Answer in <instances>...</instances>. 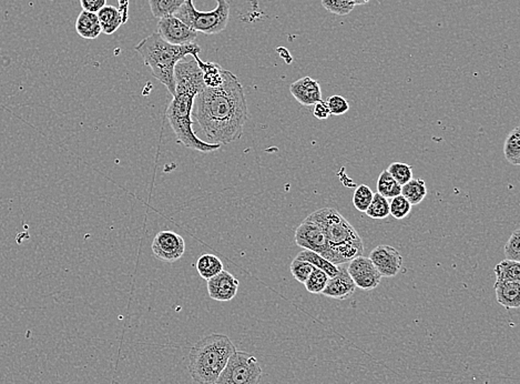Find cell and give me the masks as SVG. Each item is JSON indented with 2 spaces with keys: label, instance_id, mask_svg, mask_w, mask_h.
Returning a JSON list of instances; mask_svg holds the SVG:
<instances>
[{
  "label": "cell",
  "instance_id": "obj_13",
  "mask_svg": "<svg viewBox=\"0 0 520 384\" xmlns=\"http://www.w3.org/2000/svg\"><path fill=\"white\" fill-rule=\"evenodd\" d=\"M238 286V279L229 271L223 270L207 280V292L215 301L228 302L236 298Z\"/></svg>",
  "mask_w": 520,
  "mask_h": 384
},
{
  "label": "cell",
  "instance_id": "obj_15",
  "mask_svg": "<svg viewBox=\"0 0 520 384\" xmlns=\"http://www.w3.org/2000/svg\"><path fill=\"white\" fill-rule=\"evenodd\" d=\"M339 273L333 278H329L322 294L337 300H346L352 296L356 290V286L349 277L346 269L339 268Z\"/></svg>",
  "mask_w": 520,
  "mask_h": 384
},
{
  "label": "cell",
  "instance_id": "obj_16",
  "mask_svg": "<svg viewBox=\"0 0 520 384\" xmlns=\"http://www.w3.org/2000/svg\"><path fill=\"white\" fill-rule=\"evenodd\" d=\"M497 301L507 309L520 306V281H502L495 283Z\"/></svg>",
  "mask_w": 520,
  "mask_h": 384
},
{
  "label": "cell",
  "instance_id": "obj_29",
  "mask_svg": "<svg viewBox=\"0 0 520 384\" xmlns=\"http://www.w3.org/2000/svg\"><path fill=\"white\" fill-rule=\"evenodd\" d=\"M329 279V275H326L323 271L318 270L315 268V270L310 273V277L304 282V284H306V290L310 294H320L323 292Z\"/></svg>",
  "mask_w": 520,
  "mask_h": 384
},
{
  "label": "cell",
  "instance_id": "obj_9",
  "mask_svg": "<svg viewBox=\"0 0 520 384\" xmlns=\"http://www.w3.org/2000/svg\"><path fill=\"white\" fill-rule=\"evenodd\" d=\"M157 28L162 40L176 46L194 44L198 38V32L174 15L159 19Z\"/></svg>",
  "mask_w": 520,
  "mask_h": 384
},
{
  "label": "cell",
  "instance_id": "obj_24",
  "mask_svg": "<svg viewBox=\"0 0 520 384\" xmlns=\"http://www.w3.org/2000/svg\"><path fill=\"white\" fill-rule=\"evenodd\" d=\"M504 158L509 164L518 166L520 164V128L516 127L506 138L504 145Z\"/></svg>",
  "mask_w": 520,
  "mask_h": 384
},
{
  "label": "cell",
  "instance_id": "obj_38",
  "mask_svg": "<svg viewBox=\"0 0 520 384\" xmlns=\"http://www.w3.org/2000/svg\"><path fill=\"white\" fill-rule=\"evenodd\" d=\"M118 3H119V7H118V11H119L120 15H121L122 18V24H127L128 18V13H129V0H118Z\"/></svg>",
  "mask_w": 520,
  "mask_h": 384
},
{
  "label": "cell",
  "instance_id": "obj_10",
  "mask_svg": "<svg viewBox=\"0 0 520 384\" xmlns=\"http://www.w3.org/2000/svg\"><path fill=\"white\" fill-rule=\"evenodd\" d=\"M347 267V273L352 278L356 288L361 290L370 291L377 288L382 280L380 273L375 265H373L370 258L358 257L349 261Z\"/></svg>",
  "mask_w": 520,
  "mask_h": 384
},
{
  "label": "cell",
  "instance_id": "obj_30",
  "mask_svg": "<svg viewBox=\"0 0 520 384\" xmlns=\"http://www.w3.org/2000/svg\"><path fill=\"white\" fill-rule=\"evenodd\" d=\"M411 211V205L409 203L406 198L399 195L392 198L389 203V215L396 220H401L406 218Z\"/></svg>",
  "mask_w": 520,
  "mask_h": 384
},
{
  "label": "cell",
  "instance_id": "obj_31",
  "mask_svg": "<svg viewBox=\"0 0 520 384\" xmlns=\"http://www.w3.org/2000/svg\"><path fill=\"white\" fill-rule=\"evenodd\" d=\"M386 170L401 186L413 179V168L405 162H393Z\"/></svg>",
  "mask_w": 520,
  "mask_h": 384
},
{
  "label": "cell",
  "instance_id": "obj_34",
  "mask_svg": "<svg viewBox=\"0 0 520 384\" xmlns=\"http://www.w3.org/2000/svg\"><path fill=\"white\" fill-rule=\"evenodd\" d=\"M504 257L506 260H512L516 263H520V230L516 229L512 232L509 240L504 246Z\"/></svg>",
  "mask_w": 520,
  "mask_h": 384
},
{
  "label": "cell",
  "instance_id": "obj_39",
  "mask_svg": "<svg viewBox=\"0 0 520 384\" xmlns=\"http://www.w3.org/2000/svg\"><path fill=\"white\" fill-rule=\"evenodd\" d=\"M354 6H363L370 3V0H351Z\"/></svg>",
  "mask_w": 520,
  "mask_h": 384
},
{
  "label": "cell",
  "instance_id": "obj_19",
  "mask_svg": "<svg viewBox=\"0 0 520 384\" xmlns=\"http://www.w3.org/2000/svg\"><path fill=\"white\" fill-rule=\"evenodd\" d=\"M193 59L197 61L201 69L202 75H203V83L205 87L214 88V87L220 86L223 81V68L220 65L211 61H202L199 58V55L193 56Z\"/></svg>",
  "mask_w": 520,
  "mask_h": 384
},
{
  "label": "cell",
  "instance_id": "obj_18",
  "mask_svg": "<svg viewBox=\"0 0 520 384\" xmlns=\"http://www.w3.org/2000/svg\"><path fill=\"white\" fill-rule=\"evenodd\" d=\"M101 30L106 35H112L116 32L120 26H122V18L119 11L111 5H106L97 13Z\"/></svg>",
  "mask_w": 520,
  "mask_h": 384
},
{
  "label": "cell",
  "instance_id": "obj_25",
  "mask_svg": "<svg viewBox=\"0 0 520 384\" xmlns=\"http://www.w3.org/2000/svg\"><path fill=\"white\" fill-rule=\"evenodd\" d=\"M401 186L394 179L387 170H384L377 179V192L386 199L401 195Z\"/></svg>",
  "mask_w": 520,
  "mask_h": 384
},
{
  "label": "cell",
  "instance_id": "obj_21",
  "mask_svg": "<svg viewBox=\"0 0 520 384\" xmlns=\"http://www.w3.org/2000/svg\"><path fill=\"white\" fill-rule=\"evenodd\" d=\"M296 259L303 260L306 263L313 265L318 270L323 271L326 275H329V278H333L335 275L339 273V267L329 263V260H326L325 258L322 257L321 255H318L316 252L310 251V250H303L296 256Z\"/></svg>",
  "mask_w": 520,
  "mask_h": 384
},
{
  "label": "cell",
  "instance_id": "obj_17",
  "mask_svg": "<svg viewBox=\"0 0 520 384\" xmlns=\"http://www.w3.org/2000/svg\"><path fill=\"white\" fill-rule=\"evenodd\" d=\"M75 30L85 40H93L98 38L102 34V30L97 13L81 11L75 21Z\"/></svg>",
  "mask_w": 520,
  "mask_h": 384
},
{
  "label": "cell",
  "instance_id": "obj_36",
  "mask_svg": "<svg viewBox=\"0 0 520 384\" xmlns=\"http://www.w3.org/2000/svg\"><path fill=\"white\" fill-rule=\"evenodd\" d=\"M107 0H80L83 11L97 13L102 7L106 6Z\"/></svg>",
  "mask_w": 520,
  "mask_h": 384
},
{
  "label": "cell",
  "instance_id": "obj_32",
  "mask_svg": "<svg viewBox=\"0 0 520 384\" xmlns=\"http://www.w3.org/2000/svg\"><path fill=\"white\" fill-rule=\"evenodd\" d=\"M322 6L326 11L337 16H346L355 8L351 0H322Z\"/></svg>",
  "mask_w": 520,
  "mask_h": 384
},
{
  "label": "cell",
  "instance_id": "obj_35",
  "mask_svg": "<svg viewBox=\"0 0 520 384\" xmlns=\"http://www.w3.org/2000/svg\"><path fill=\"white\" fill-rule=\"evenodd\" d=\"M326 104L329 106V112L334 116H341L349 110V102L344 97L339 96V95H333L329 97Z\"/></svg>",
  "mask_w": 520,
  "mask_h": 384
},
{
  "label": "cell",
  "instance_id": "obj_2",
  "mask_svg": "<svg viewBox=\"0 0 520 384\" xmlns=\"http://www.w3.org/2000/svg\"><path fill=\"white\" fill-rule=\"evenodd\" d=\"M176 91L167 109V117L179 143L200 152H213L221 148L217 143H205L194 133L192 112L194 98L205 88L203 75L195 60L180 61L174 68Z\"/></svg>",
  "mask_w": 520,
  "mask_h": 384
},
{
  "label": "cell",
  "instance_id": "obj_23",
  "mask_svg": "<svg viewBox=\"0 0 520 384\" xmlns=\"http://www.w3.org/2000/svg\"><path fill=\"white\" fill-rule=\"evenodd\" d=\"M186 0H149L151 13L155 18L176 15Z\"/></svg>",
  "mask_w": 520,
  "mask_h": 384
},
{
  "label": "cell",
  "instance_id": "obj_33",
  "mask_svg": "<svg viewBox=\"0 0 520 384\" xmlns=\"http://www.w3.org/2000/svg\"><path fill=\"white\" fill-rule=\"evenodd\" d=\"M290 270L295 280L301 283H304L308 280L310 273L315 270V267L313 265H310V263H306V261H303V260L295 258L292 263H291Z\"/></svg>",
  "mask_w": 520,
  "mask_h": 384
},
{
  "label": "cell",
  "instance_id": "obj_8",
  "mask_svg": "<svg viewBox=\"0 0 520 384\" xmlns=\"http://www.w3.org/2000/svg\"><path fill=\"white\" fill-rule=\"evenodd\" d=\"M151 249L157 259L163 263H174L183 257L186 242L180 234L164 230L155 236Z\"/></svg>",
  "mask_w": 520,
  "mask_h": 384
},
{
  "label": "cell",
  "instance_id": "obj_12",
  "mask_svg": "<svg viewBox=\"0 0 520 384\" xmlns=\"http://www.w3.org/2000/svg\"><path fill=\"white\" fill-rule=\"evenodd\" d=\"M370 259L382 278L395 277L399 275L403 265V257L399 250L387 244L374 248L370 253Z\"/></svg>",
  "mask_w": 520,
  "mask_h": 384
},
{
  "label": "cell",
  "instance_id": "obj_28",
  "mask_svg": "<svg viewBox=\"0 0 520 384\" xmlns=\"http://www.w3.org/2000/svg\"><path fill=\"white\" fill-rule=\"evenodd\" d=\"M374 192L366 184H361L355 190L353 196V205L360 212H366L370 205Z\"/></svg>",
  "mask_w": 520,
  "mask_h": 384
},
{
  "label": "cell",
  "instance_id": "obj_26",
  "mask_svg": "<svg viewBox=\"0 0 520 384\" xmlns=\"http://www.w3.org/2000/svg\"><path fill=\"white\" fill-rule=\"evenodd\" d=\"M496 282L502 281H520V263L504 260L495 268Z\"/></svg>",
  "mask_w": 520,
  "mask_h": 384
},
{
  "label": "cell",
  "instance_id": "obj_4",
  "mask_svg": "<svg viewBox=\"0 0 520 384\" xmlns=\"http://www.w3.org/2000/svg\"><path fill=\"white\" fill-rule=\"evenodd\" d=\"M135 52H139L147 67H150L152 75L168 89L174 97L176 91L174 83V68L186 56L199 55L201 47L199 44H191L176 46L167 42L161 38L158 32H153L145 37L135 46Z\"/></svg>",
  "mask_w": 520,
  "mask_h": 384
},
{
  "label": "cell",
  "instance_id": "obj_22",
  "mask_svg": "<svg viewBox=\"0 0 520 384\" xmlns=\"http://www.w3.org/2000/svg\"><path fill=\"white\" fill-rule=\"evenodd\" d=\"M401 195L406 198L411 205H419L427 196L426 184L423 179H413L401 186Z\"/></svg>",
  "mask_w": 520,
  "mask_h": 384
},
{
  "label": "cell",
  "instance_id": "obj_7",
  "mask_svg": "<svg viewBox=\"0 0 520 384\" xmlns=\"http://www.w3.org/2000/svg\"><path fill=\"white\" fill-rule=\"evenodd\" d=\"M262 374L263 371L255 356L236 351L214 384H260Z\"/></svg>",
  "mask_w": 520,
  "mask_h": 384
},
{
  "label": "cell",
  "instance_id": "obj_20",
  "mask_svg": "<svg viewBox=\"0 0 520 384\" xmlns=\"http://www.w3.org/2000/svg\"><path fill=\"white\" fill-rule=\"evenodd\" d=\"M198 272L201 275V278L205 280L213 278L215 275H219L221 271L224 270V265L220 258H217L214 255H202L198 259L197 265Z\"/></svg>",
  "mask_w": 520,
  "mask_h": 384
},
{
  "label": "cell",
  "instance_id": "obj_5",
  "mask_svg": "<svg viewBox=\"0 0 520 384\" xmlns=\"http://www.w3.org/2000/svg\"><path fill=\"white\" fill-rule=\"evenodd\" d=\"M228 335L213 333L198 341L188 356V370L198 384H214L229 359L236 352Z\"/></svg>",
  "mask_w": 520,
  "mask_h": 384
},
{
  "label": "cell",
  "instance_id": "obj_11",
  "mask_svg": "<svg viewBox=\"0 0 520 384\" xmlns=\"http://www.w3.org/2000/svg\"><path fill=\"white\" fill-rule=\"evenodd\" d=\"M295 242L304 250L316 252L327 260L329 244L322 229L312 221H303L295 232Z\"/></svg>",
  "mask_w": 520,
  "mask_h": 384
},
{
  "label": "cell",
  "instance_id": "obj_6",
  "mask_svg": "<svg viewBox=\"0 0 520 384\" xmlns=\"http://www.w3.org/2000/svg\"><path fill=\"white\" fill-rule=\"evenodd\" d=\"M215 1L217 7L213 11H201L194 7L193 0H186L174 16L197 32L205 35L219 34L228 26L230 5L226 0Z\"/></svg>",
  "mask_w": 520,
  "mask_h": 384
},
{
  "label": "cell",
  "instance_id": "obj_3",
  "mask_svg": "<svg viewBox=\"0 0 520 384\" xmlns=\"http://www.w3.org/2000/svg\"><path fill=\"white\" fill-rule=\"evenodd\" d=\"M306 219L322 229L329 244L327 260L329 263L335 265H344L363 255L362 238L337 209H320L310 213Z\"/></svg>",
  "mask_w": 520,
  "mask_h": 384
},
{
  "label": "cell",
  "instance_id": "obj_37",
  "mask_svg": "<svg viewBox=\"0 0 520 384\" xmlns=\"http://www.w3.org/2000/svg\"><path fill=\"white\" fill-rule=\"evenodd\" d=\"M313 114L314 117L318 118V119H327L331 116V112H329V106H327L326 102L322 100V102L314 104Z\"/></svg>",
  "mask_w": 520,
  "mask_h": 384
},
{
  "label": "cell",
  "instance_id": "obj_27",
  "mask_svg": "<svg viewBox=\"0 0 520 384\" xmlns=\"http://www.w3.org/2000/svg\"><path fill=\"white\" fill-rule=\"evenodd\" d=\"M366 215L372 219H385L389 216V201L378 192L373 196L370 205H368Z\"/></svg>",
  "mask_w": 520,
  "mask_h": 384
},
{
  "label": "cell",
  "instance_id": "obj_14",
  "mask_svg": "<svg viewBox=\"0 0 520 384\" xmlns=\"http://www.w3.org/2000/svg\"><path fill=\"white\" fill-rule=\"evenodd\" d=\"M290 92L302 106H314L322 102V89L318 81L303 77L290 86Z\"/></svg>",
  "mask_w": 520,
  "mask_h": 384
},
{
  "label": "cell",
  "instance_id": "obj_1",
  "mask_svg": "<svg viewBox=\"0 0 520 384\" xmlns=\"http://www.w3.org/2000/svg\"><path fill=\"white\" fill-rule=\"evenodd\" d=\"M195 118L211 143L229 145L243 133L248 119L243 86L234 73L223 69L220 86L205 87L194 98Z\"/></svg>",
  "mask_w": 520,
  "mask_h": 384
}]
</instances>
